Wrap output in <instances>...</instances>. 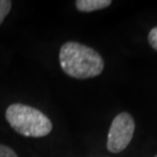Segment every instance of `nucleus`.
<instances>
[{
  "mask_svg": "<svg viewBox=\"0 0 157 157\" xmlns=\"http://www.w3.org/2000/svg\"><path fill=\"white\" fill-rule=\"evenodd\" d=\"M59 65L67 76L76 79L98 77L105 63L98 51L79 42L69 41L59 49Z\"/></svg>",
  "mask_w": 157,
  "mask_h": 157,
  "instance_id": "1",
  "label": "nucleus"
},
{
  "mask_svg": "<svg viewBox=\"0 0 157 157\" xmlns=\"http://www.w3.org/2000/svg\"><path fill=\"white\" fill-rule=\"evenodd\" d=\"M5 115L12 128L26 137H44L52 130L50 119L28 105L12 104L7 107Z\"/></svg>",
  "mask_w": 157,
  "mask_h": 157,
  "instance_id": "2",
  "label": "nucleus"
},
{
  "mask_svg": "<svg viewBox=\"0 0 157 157\" xmlns=\"http://www.w3.org/2000/svg\"><path fill=\"white\" fill-rule=\"evenodd\" d=\"M135 132V121L127 112L118 114L113 119L108 135H107V149L111 152L118 154L124 150L133 139Z\"/></svg>",
  "mask_w": 157,
  "mask_h": 157,
  "instance_id": "3",
  "label": "nucleus"
},
{
  "mask_svg": "<svg viewBox=\"0 0 157 157\" xmlns=\"http://www.w3.org/2000/svg\"><path fill=\"white\" fill-rule=\"evenodd\" d=\"M109 5H112L111 0H77L76 1V8L84 13L104 10Z\"/></svg>",
  "mask_w": 157,
  "mask_h": 157,
  "instance_id": "4",
  "label": "nucleus"
},
{
  "mask_svg": "<svg viewBox=\"0 0 157 157\" xmlns=\"http://www.w3.org/2000/svg\"><path fill=\"white\" fill-rule=\"evenodd\" d=\"M12 8V1L10 0H0V25L4 22L6 17Z\"/></svg>",
  "mask_w": 157,
  "mask_h": 157,
  "instance_id": "5",
  "label": "nucleus"
},
{
  "mask_svg": "<svg viewBox=\"0 0 157 157\" xmlns=\"http://www.w3.org/2000/svg\"><path fill=\"white\" fill-rule=\"evenodd\" d=\"M148 42H149V44H150L152 49H155L157 51V27H154L149 32V34H148Z\"/></svg>",
  "mask_w": 157,
  "mask_h": 157,
  "instance_id": "6",
  "label": "nucleus"
},
{
  "mask_svg": "<svg viewBox=\"0 0 157 157\" xmlns=\"http://www.w3.org/2000/svg\"><path fill=\"white\" fill-rule=\"evenodd\" d=\"M0 157H17V155L12 148L5 144H0Z\"/></svg>",
  "mask_w": 157,
  "mask_h": 157,
  "instance_id": "7",
  "label": "nucleus"
},
{
  "mask_svg": "<svg viewBox=\"0 0 157 157\" xmlns=\"http://www.w3.org/2000/svg\"><path fill=\"white\" fill-rule=\"evenodd\" d=\"M155 157H157V155H156V156H155Z\"/></svg>",
  "mask_w": 157,
  "mask_h": 157,
  "instance_id": "8",
  "label": "nucleus"
}]
</instances>
